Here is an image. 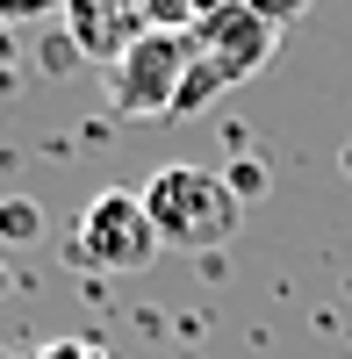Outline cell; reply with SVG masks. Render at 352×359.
I'll return each mask as SVG.
<instances>
[{"mask_svg":"<svg viewBox=\"0 0 352 359\" xmlns=\"http://www.w3.org/2000/svg\"><path fill=\"white\" fill-rule=\"evenodd\" d=\"M144 216L165 252H223L245 223V201L209 165H158L144 180Z\"/></svg>","mask_w":352,"mask_h":359,"instance_id":"1","label":"cell"},{"mask_svg":"<svg viewBox=\"0 0 352 359\" xmlns=\"http://www.w3.org/2000/svg\"><path fill=\"white\" fill-rule=\"evenodd\" d=\"M36 359H108V352H101V345H86V338H50Z\"/></svg>","mask_w":352,"mask_h":359,"instance_id":"8","label":"cell"},{"mask_svg":"<svg viewBox=\"0 0 352 359\" xmlns=\"http://www.w3.org/2000/svg\"><path fill=\"white\" fill-rule=\"evenodd\" d=\"M187 72H194V29H151L123 65H108V101L115 115H137V123H151V115L172 123Z\"/></svg>","mask_w":352,"mask_h":359,"instance_id":"3","label":"cell"},{"mask_svg":"<svg viewBox=\"0 0 352 359\" xmlns=\"http://www.w3.org/2000/svg\"><path fill=\"white\" fill-rule=\"evenodd\" d=\"M0 287H8V273H0Z\"/></svg>","mask_w":352,"mask_h":359,"instance_id":"10","label":"cell"},{"mask_svg":"<svg viewBox=\"0 0 352 359\" xmlns=\"http://www.w3.org/2000/svg\"><path fill=\"white\" fill-rule=\"evenodd\" d=\"M216 94H230V86H223L209 65H201V50H194V72H187V86H180V108H172V115H201Z\"/></svg>","mask_w":352,"mask_h":359,"instance_id":"6","label":"cell"},{"mask_svg":"<svg viewBox=\"0 0 352 359\" xmlns=\"http://www.w3.org/2000/svg\"><path fill=\"white\" fill-rule=\"evenodd\" d=\"M158 252L165 245H158L151 216H144V194H130V187L94 194V201L79 208L72 237H65V259L86 266V273H144Z\"/></svg>","mask_w":352,"mask_h":359,"instance_id":"2","label":"cell"},{"mask_svg":"<svg viewBox=\"0 0 352 359\" xmlns=\"http://www.w3.org/2000/svg\"><path fill=\"white\" fill-rule=\"evenodd\" d=\"M57 29L72 36L79 57H101V65H123V57L158 29L151 8H108V0H72L65 15H57Z\"/></svg>","mask_w":352,"mask_h":359,"instance_id":"5","label":"cell"},{"mask_svg":"<svg viewBox=\"0 0 352 359\" xmlns=\"http://www.w3.org/2000/svg\"><path fill=\"white\" fill-rule=\"evenodd\" d=\"M273 15L266 8H194V50L223 86H245L273 57Z\"/></svg>","mask_w":352,"mask_h":359,"instance_id":"4","label":"cell"},{"mask_svg":"<svg viewBox=\"0 0 352 359\" xmlns=\"http://www.w3.org/2000/svg\"><path fill=\"white\" fill-rule=\"evenodd\" d=\"M0 359H8V352H0Z\"/></svg>","mask_w":352,"mask_h":359,"instance_id":"11","label":"cell"},{"mask_svg":"<svg viewBox=\"0 0 352 359\" xmlns=\"http://www.w3.org/2000/svg\"><path fill=\"white\" fill-rule=\"evenodd\" d=\"M8 57L15 50H8V22H0V86H8Z\"/></svg>","mask_w":352,"mask_h":359,"instance_id":"9","label":"cell"},{"mask_svg":"<svg viewBox=\"0 0 352 359\" xmlns=\"http://www.w3.org/2000/svg\"><path fill=\"white\" fill-rule=\"evenodd\" d=\"M0 237L8 245H29V237H43V216H36V201H0Z\"/></svg>","mask_w":352,"mask_h":359,"instance_id":"7","label":"cell"}]
</instances>
